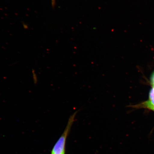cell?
<instances>
[{
  "label": "cell",
  "mask_w": 154,
  "mask_h": 154,
  "mask_svg": "<svg viewBox=\"0 0 154 154\" xmlns=\"http://www.w3.org/2000/svg\"><path fill=\"white\" fill-rule=\"evenodd\" d=\"M78 111H76L69 117L66 128L63 134L54 145L51 154H65L67 138L72 128Z\"/></svg>",
  "instance_id": "cell-1"
},
{
  "label": "cell",
  "mask_w": 154,
  "mask_h": 154,
  "mask_svg": "<svg viewBox=\"0 0 154 154\" xmlns=\"http://www.w3.org/2000/svg\"><path fill=\"white\" fill-rule=\"evenodd\" d=\"M151 84L152 87L154 86V72L152 74L151 77Z\"/></svg>",
  "instance_id": "cell-4"
},
{
  "label": "cell",
  "mask_w": 154,
  "mask_h": 154,
  "mask_svg": "<svg viewBox=\"0 0 154 154\" xmlns=\"http://www.w3.org/2000/svg\"><path fill=\"white\" fill-rule=\"evenodd\" d=\"M52 1V5L53 6H54L55 5V0H51Z\"/></svg>",
  "instance_id": "cell-5"
},
{
  "label": "cell",
  "mask_w": 154,
  "mask_h": 154,
  "mask_svg": "<svg viewBox=\"0 0 154 154\" xmlns=\"http://www.w3.org/2000/svg\"><path fill=\"white\" fill-rule=\"evenodd\" d=\"M149 97L148 102L151 105L154 106V86L150 90Z\"/></svg>",
  "instance_id": "cell-3"
},
{
  "label": "cell",
  "mask_w": 154,
  "mask_h": 154,
  "mask_svg": "<svg viewBox=\"0 0 154 154\" xmlns=\"http://www.w3.org/2000/svg\"><path fill=\"white\" fill-rule=\"evenodd\" d=\"M131 107L134 108H143L147 109L150 110L154 112V106L150 104L148 101L144 102L140 104L136 105L131 106Z\"/></svg>",
  "instance_id": "cell-2"
}]
</instances>
